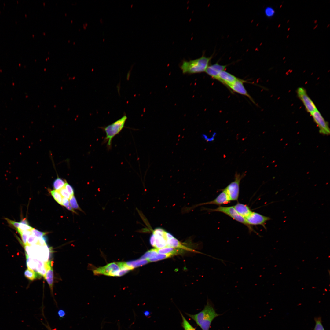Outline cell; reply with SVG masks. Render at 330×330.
Wrapping results in <instances>:
<instances>
[{
    "label": "cell",
    "instance_id": "1",
    "mask_svg": "<svg viewBox=\"0 0 330 330\" xmlns=\"http://www.w3.org/2000/svg\"><path fill=\"white\" fill-rule=\"evenodd\" d=\"M214 54L210 57L205 55V51L202 56L198 58L187 61L183 60L180 65V67L184 74H194L205 72L210 65Z\"/></svg>",
    "mask_w": 330,
    "mask_h": 330
},
{
    "label": "cell",
    "instance_id": "2",
    "mask_svg": "<svg viewBox=\"0 0 330 330\" xmlns=\"http://www.w3.org/2000/svg\"><path fill=\"white\" fill-rule=\"evenodd\" d=\"M186 314L202 330H209L213 320L219 315L216 312L212 303L209 301H207L204 309L198 313L195 314Z\"/></svg>",
    "mask_w": 330,
    "mask_h": 330
},
{
    "label": "cell",
    "instance_id": "3",
    "mask_svg": "<svg viewBox=\"0 0 330 330\" xmlns=\"http://www.w3.org/2000/svg\"><path fill=\"white\" fill-rule=\"evenodd\" d=\"M130 269L125 262H114L99 267L93 270L95 275H103L110 276H121Z\"/></svg>",
    "mask_w": 330,
    "mask_h": 330
},
{
    "label": "cell",
    "instance_id": "4",
    "mask_svg": "<svg viewBox=\"0 0 330 330\" xmlns=\"http://www.w3.org/2000/svg\"><path fill=\"white\" fill-rule=\"evenodd\" d=\"M127 119V116L125 113L121 118L112 124L101 127L106 134L103 142L107 143L108 149H110L112 146V141L114 137L118 134L124 127Z\"/></svg>",
    "mask_w": 330,
    "mask_h": 330
},
{
    "label": "cell",
    "instance_id": "5",
    "mask_svg": "<svg viewBox=\"0 0 330 330\" xmlns=\"http://www.w3.org/2000/svg\"><path fill=\"white\" fill-rule=\"evenodd\" d=\"M26 257L35 258L44 262L49 260L51 249L47 245L41 246L38 244L24 246Z\"/></svg>",
    "mask_w": 330,
    "mask_h": 330
},
{
    "label": "cell",
    "instance_id": "6",
    "mask_svg": "<svg viewBox=\"0 0 330 330\" xmlns=\"http://www.w3.org/2000/svg\"><path fill=\"white\" fill-rule=\"evenodd\" d=\"M245 173L240 175L236 173L234 180L223 189L227 194L230 201L237 200L239 193L240 184L241 179L245 176Z\"/></svg>",
    "mask_w": 330,
    "mask_h": 330
},
{
    "label": "cell",
    "instance_id": "7",
    "mask_svg": "<svg viewBox=\"0 0 330 330\" xmlns=\"http://www.w3.org/2000/svg\"><path fill=\"white\" fill-rule=\"evenodd\" d=\"M26 257L28 268L39 273L45 278L46 270L51 261L49 260L44 262L36 258Z\"/></svg>",
    "mask_w": 330,
    "mask_h": 330
},
{
    "label": "cell",
    "instance_id": "8",
    "mask_svg": "<svg viewBox=\"0 0 330 330\" xmlns=\"http://www.w3.org/2000/svg\"><path fill=\"white\" fill-rule=\"evenodd\" d=\"M210 210L211 211L219 212L223 213L235 220L244 224L248 227L250 231L253 230L251 226L247 223L245 219L237 212L233 206H219L215 209H211Z\"/></svg>",
    "mask_w": 330,
    "mask_h": 330
},
{
    "label": "cell",
    "instance_id": "9",
    "mask_svg": "<svg viewBox=\"0 0 330 330\" xmlns=\"http://www.w3.org/2000/svg\"><path fill=\"white\" fill-rule=\"evenodd\" d=\"M296 93L298 97L303 103L307 112L311 114L317 109L315 104L308 95L304 88L299 87L297 90Z\"/></svg>",
    "mask_w": 330,
    "mask_h": 330
},
{
    "label": "cell",
    "instance_id": "10",
    "mask_svg": "<svg viewBox=\"0 0 330 330\" xmlns=\"http://www.w3.org/2000/svg\"><path fill=\"white\" fill-rule=\"evenodd\" d=\"M310 115L318 126L320 133L325 135L329 134L330 129L328 123L317 109Z\"/></svg>",
    "mask_w": 330,
    "mask_h": 330
},
{
    "label": "cell",
    "instance_id": "11",
    "mask_svg": "<svg viewBox=\"0 0 330 330\" xmlns=\"http://www.w3.org/2000/svg\"><path fill=\"white\" fill-rule=\"evenodd\" d=\"M247 223L251 225H260L266 229L265 225L266 222L271 219L270 217L262 215L258 213L252 212L245 218Z\"/></svg>",
    "mask_w": 330,
    "mask_h": 330
},
{
    "label": "cell",
    "instance_id": "12",
    "mask_svg": "<svg viewBox=\"0 0 330 330\" xmlns=\"http://www.w3.org/2000/svg\"><path fill=\"white\" fill-rule=\"evenodd\" d=\"M244 80L238 79L228 87L233 91L247 97L253 103L255 104L254 100L245 88L244 85Z\"/></svg>",
    "mask_w": 330,
    "mask_h": 330
},
{
    "label": "cell",
    "instance_id": "13",
    "mask_svg": "<svg viewBox=\"0 0 330 330\" xmlns=\"http://www.w3.org/2000/svg\"><path fill=\"white\" fill-rule=\"evenodd\" d=\"M228 65H221L218 62L209 65L205 72L213 79H216L221 72L224 71Z\"/></svg>",
    "mask_w": 330,
    "mask_h": 330
},
{
    "label": "cell",
    "instance_id": "14",
    "mask_svg": "<svg viewBox=\"0 0 330 330\" xmlns=\"http://www.w3.org/2000/svg\"><path fill=\"white\" fill-rule=\"evenodd\" d=\"M238 79L235 76L224 70L220 72L217 80L228 87Z\"/></svg>",
    "mask_w": 330,
    "mask_h": 330
},
{
    "label": "cell",
    "instance_id": "15",
    "mask_svg": "<svg viewBox=\"0 0 330 330\" xmlns=\"http://www.w3.org/2000/svg\"><path fill=\"white\" fill-rule=\"evenodd\" d=\"M230 201L226 192L223 189L222 191L214 200L202 204H213L219 205L228 203Z\"/></svg>",
    "mask_w": 330,
    "mask_h": 330
},
{
    "label": "cell",
    "instance_id": "16",
    "mask_svg": "<svg viewBox=\"0 0 330 330\" xmlns=\"http://www.w3.org/2000/svg\"><path fill=\"white\" fill-rule=\"evenodd\" d=\"M233 207L237 212L244 218L249 216L252 212L247 205L240 203H237Z\"/></svg>",
    "mask_w": 330,
    "mask_h": 330
},
{
    "label": "cell",
    "instance_id": "17",
    "mask_svg": "<svg viewBox=\"0 0 330 330\" xmlns=\"http://www.w3.org/2000/svg\"><path fill=\"white\" fill-rule=\"evenodd\" d=\"M167 246L191 251H195L194 250L184 246L174 237L171 239L167 240Z\"/></svg>",
    "mask_w": 330,
    "mask_h": 330
},
{
    "label": "cell",
    "instance_id": "18",
    "mask_svg": "<svg viewBox=\"0 0 330 330\" xmlns=\"http://www.w3.org/2000/svg\"><path fill=\"white\" fill-rule=\"evenodd\" d=\"M52 262L49 265L46 270L45 277L51 290L53 291V271L52 266Z\"/></svg>",
    "mask_w": 330,
    "mask_h": 330
},
{
    "label": "cell",
    "instance_id": "19",
    "mask_svg": "<svg viewBox=\"0 0 330 330\" xmlns=\"http://www.w3.org/2000/svg\"><path fill=\"white\" fill-rule=\"evenodd\" d=\"M149 262V261L148 260L140 258V259L130 261L126 262L128 267L131 270L136 267L146 264Z\"/></svg>",
    "mask_w": 330,
    "mask_h": 330
},
{
    "label": "cell",
    "instance_id": "20",
    "mask_svg": "<svg viewBox=\"0 0 330 330\" xmlns=\"http://www.w3.org/2000/svg\"><path fill=\"white\" fill-rule=\"evenodd\" d=\"M157 249V248H156ZM158 253L162 254H173L174 255L178 254L182 252L180 249L167 246L165 247L157 249Z\"/></svg>",
    "mask_w": 330,
    "mask_h": 330
},
{
    "label": "cell",
    "instance_id": "21",
    "mask_svg": "<svg viewBox=\"0 0 330 330\" xmlns=\"http://www.w3.org/2000/svg\"><path fill=\"white\" fill-rule=\"evenodd\" d=\"M154 235L155 238L154 246L155 248L160 249L167 246V241L164 237Z\"/></svg>",
    "mask_w": 330,
    "mask_h": 330
},
{
    "label": "cell",
    "instance_id": "22",
    "mask_svg": "<svg viewBox=\"0 0 330 330\" xmlns=\"http://www.w3.org/2000/svg\"><path fill=\"white\" fill-rule=\"evenodd\" d=\"M24 275L27 279L31 280L37 278H39L42 276L39 273L28 268L25 271Z\"/></svg>",
    "mask_w": 330,
    "mask_h": 330
},
{
    "label": "cell",
    "instance_id": "23",
    "mask_svg": "<svg viewBox=\"0 0 330 330\" xmlns=\"http://www.w3.org/2000/svg\"><path fill=\"white\" fill-rule=\"evenodd\" d=\"M66 182L65 180L57 177L53 182V188L54 190H58L64 186Z\"/></svg>",
    "mask_w": 330,
    "mask_h": 330
},
{
    "label": "cell",
    "instance_id": "24",
    "mask_svg": "<svg viewBox=\"0 0 330 330\" xmlns=\"http://www.w3.org/2000/svg\"><path fill=\"white\" fill-rule=\"evenodd\" d=\"M158 253L156 248L152 249L145 253L141 258L148 260L149 259L155 257Z\"/></svg>",
    "mask_w": 330,
    "mask_h": 330
},
{
    "label": "cell",
    "instance_id": "25",
    "mask_svg": "<svg viewBox=\"0 0 330 330\" xmlns=\"http://www.w3.org/2000/svg\"><path fill=\"white\" fill-rule=\"evenodd\" d=\"M174 255H175L171 253L166 254H158L155 257L149 259L148 261L149 262L157 261L171 257Z\"/></svg>",
    "mask_w": 330,
    "mask_h": 330
},
{
    "label": "cell",
    "instance_id": "26",
    "mask_svg": "<svg viewBox=\"0 0 330 330\" xmlns=\"http://www.w3.org/2000/svg\"><path fill=\"white\" fill-rule=\"evenodd\" d=\"M182 319V325L184 330H196L189 323L184 316L181 313Z\"/></svg>",
    "mask_w": 330,
    "mask_h": 330
},
{
    "label": "cell",
    "instance_id": "27",
    "mask_svg": "<svg viewBox=\"0 0 330 330\" xmlns=\"http://www.w3.org/2000/svg\"><path fill=\"white\" fill-rule=\"evenodd\" d=\"M50 193L55 200L59 204L62 205L63 197L59 191L54 189L51 190Z\"/></svg>",
    "mask_w": 330,
    "mask_h": 330
},
{
    "label": "cell",
    "instance_id": "28",
    "mask_svg": "<svg viewBox=\"0 0 330 330\" xmlns=\"http://www.w3.org/2000/svg\"><path fill=\"white\" fill-rule=\"evenodd\" d=\"M315 325L313 330H325L322 323L321 317H315L314 318Z\"/></svg>",
    "mask_w": 330,
    "mask_h": 330
},
{
    "label": "cell",
    "instance_id": "29",
    "mask_svg": "<svg viewBox=\"0 0 330 330\" xmlns=\"http://www.w3.org/2000/svg\"><path fill=\"white\" fill-rule=\"evenodd\" d=\"M69 203L73 209H78L81 211L78 204L76 199L74 195L71 196L69 200Z\"/></svg>",
    "mask_w": 330,
    "mask_h": 330
},
{
    "label": "cell",
    "instance_id": "30",
    "mask_svg": "<svg viewBox=\"0 0 330 330\" xmlns=\"http://www.w3.org/2000/svg\"><path fill=\"white\" fill-rule=\"evenodd\" d=\"M38 241V238L35 237L31 234L28 237L27 245H32L34 244H37Z\"/></svg>",
    "mask_w": 330,
    "mask_h": 330
},
{
    "label": "cell",
    "instance_id": "31",
    "mask_svg": "<svg viewBox=\"0 0 330 330\" xmlns=\"http://www.w3.org/2000/svg\"><path fill=\"white\" fill-rule=\"evenodd\" d=\"M166 232L163 229L161 228H157L153 231L152 234L156 236L164 237L166 239L165 236Z\"/></svg>",
    "mask_w": 330,
    "mask_h": 330
},
{
    "label": "cell",
    "instance_id": "32",
    "mask_svg": "<svg viewBox=\"0 0 330 330\" xmlns=\"http://www.w3.org/2000/svg\"><path fill=\"white\" fill-rule=\"evenodd\" d=\"M31 234L37 238L42 237L48 233L47 232L38 231L34 228L31 230Z\"/></svg>",
    "mask_w": 330,
    "mask_h": 330
},
{
    "label": "cell",
    "instance_id": "33",
    "mask_svg": "<svg viewBox=\"0 0 330 330\" xmlns=\"http://www.w3.org/2000/svg\"><path fill=\"white\" fill-rule=\"evenodd\" d=\"M58 191L63 197L69 199L71 196L64 186Z\"/></svg>",
    "mask_w": 330,
    "mask_h": 330
},
{
    "label": "cell",
    "instance_id": "34",
    "mask_svg": "<svg viewBox=\"0 0 330 330\" xmlns=\"http://www.w3.org/2000/svg\"><path fill=\"white\" fill-rule=\"evenodd\" d=\"M5 219L7 221V222L10 225L14 227L15 229L17 230L19 227L20 223L16 222L15 221L12 220L7 218H5Z\"/></svg>",
    "mask_w": 330,
    "mask_h": 330
},
{
    "label": "cell",
    "instance_id": "35",
    "mask_svg": "<svg viewBox=\"0 0 330 330\" xmlns=\"http://www.w3.org/2000/svg\"><path fill=\"white\" fill-rule=\"evenodd\" d=\"M33 228L30 226L29 225L22 224L20 223L19 227V229L21 231L31 230Z\"/></svg>",
    "mask_w": 330,
    "mask_h": 330
},
{
    "label": "cell",
    "instance_id": "36",
    "mask_svg": "<svg viewBox=\"0 0 330 330\" xmlns=\"http://www.w3.org/2000/svg\"><path fill=\"white\" fill-rule=\"evenodd\" d=\"M64 187L71 196L74 195V190L73 188L71 185L68 184L67 182L65 183Z\"/></svg>",
    "mask_w": 330,
    "mask_h": 330
},
{
    "label": "cell",
    "instance_id": "37",
    "mask_svg": "<svg viewBox=\"0 0 330 330\" xmlns=\"http://www.w3.org/2000/svg\"><path fill=\"white\" fill-rule=\"evenodd\" d=\"M38 238V244L41 246L47 245V239L46 237L43 236L42 237Z\"/></svg>",
    "mask_w": 330,
    "mask_h": 330
},
{
    "label": "cell",
    "instance_id": "38",
    "mask_svg": "<svg viewBox=\"0 0 330 330\" xmlns=\"http://www.w3.org/2000/svg\"><path fill=\"white\" fill-rule=\"evenodd\" d=\"M274 12L273 9L271 7H267L265 9L266 15L268 17L272 16L273 15Z\"/></svg>",
    "mask_w": 330,
    "mask_h": 330
},
{
    "label": "cell",
    "instance_id": "39",
    "mask_svg": "<svg viewBox=\"0 0 330 330\" xmlns=\"http://www.w3.org/2000/svg\"><path fill=\"white\" fill-rule=\"evenodd\" d=\"M69 205V202L68 199L65 197H63L62 205L66 207Z\"/></svg>",
    "mask_w": 330,
    "mask_h": 330
},
{
    "label": "cell",
    "instance_id": "40",
    "mask_svg": "<svg viewBox=\"0 0 330 330\" xmlns=\"http://www.w3.org/2000/svg\"><path fill=\"white\" fill-rule=\"evenodd\" d=\"M155 237L154 235L152 234L150 238V242L151 245L153 247H154L155 246Z\"/></svg>",
    "mask_w": 330,
    "mask_h": 330
},
{
    "label": "cell",
    "instance_id": "41",
    "mask_svg": "<svg viewBox=\"0 0 330 330\" xmlns=\"http://www.w3.org/2000/svg\"><path fill=\"white\" fill-rule=\"evenodd\" d=\"M65 314V312L63 310H60L58 311V314L59 317H63L64 316Z\"/></svg>",
    "mask_w": 330,
    "mask_h": 330
},
{
    "label": "cell",
    "instance_id": "42",
    "mask_svg": "<svg viewBox=\"0 0 330 330\" xmlns=\"http://www.w3.org/2000/svg\"><path fill=\"white\" fill-rule=\"evenodd\" d=\"M19 222L21 223L29 225V223L26 218L21 219Z\"/></svg>",
    "mask_w": 330,
    "mask_h": 330
},
{
    "label": "cell",
    "instance_id": "43",
    "mask_svg": "<svg viewBox=\"0 0 330 330\" xmlns=\"http://www.w3.org/2000/svg\"><path fill=\"white\" fill-rule=\"evenodd\" d=\"M68 210L71 211L73 213H76V212L71 207V206L69 205H68L65 207Z\"/></svg>",
    "mask_w": 330,
    "mask_h": 330
}]
</instances>
